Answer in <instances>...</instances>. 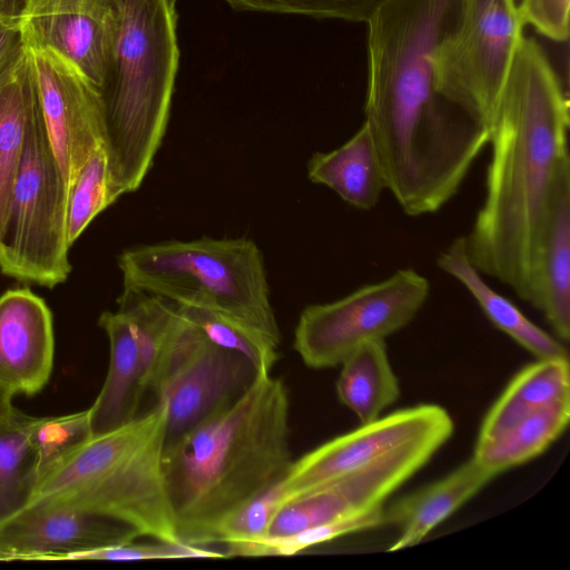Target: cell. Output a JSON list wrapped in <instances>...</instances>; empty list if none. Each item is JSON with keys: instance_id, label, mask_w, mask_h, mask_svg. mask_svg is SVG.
Returning a JSON list of instances; mask_svg holds the SVG:
<instances>
[{"instance_id": "cell-30", "label": "cell", "mask_w": 570, "mask_h": 570, "mask_svg": "<svg viewBox=\"0 0 570 570\" xmlns=\"http://www.w3.org/2000/svg\"><path fill=\"white\" fill-rule=\"evenodd\" d=\"M381 525H385L384 505L345 514L291 537L267 540L263 556H293L340 537Z\"/></svg>"}, {"instance_id": "cell-33", "label": "cell", "mask_w": 570, "mask_h": 570, "mask_svg": "<svg viewBox=\"0 0 570 570\" xmlns=\"http://www.w3.org/2000/svg\"><path fill=\"white\" fill-rule=\"evenodd\" d=\"M114 0H0L3 18L20 23L38 16L80 13L105 18Z\"/></svg>"}, {"instance_id": "cell-29", "label": "cell", "mask_w": 570, "mask_h": 570, "mask_svg": "<svg viewBox=\"0 0 570 570\" xmlns=\"http://www.w3.org/2000/svg\"><path fill=\"white\" fill-rule=\"evenodd\" d=\"M90 436L88 409L60 416H32L30 440L38 459L39 479L52 464Z\"/></svg>"}, {"instance_id": "cell-21", "label": "cell", "mask_w": 570, "mask_h": 570, "mask_svg": "<svg viewBox=\"0 0 570 570\" xmlns=\"http://www.w3.org/2000/svg\"><path fill=\"white\" fill-rule=\"evenodd\" d=\"M307 176L361 210L374 208L386 189L380 157L365 122L336 149L314 154L307 163Z\"/></svg>"}, {"instance_id": "cell-12", "label": "cell", "mask_w": 570, "mask_h": 570, "mask_svg": "<svg viewBox=\"0 0 570 570\" xmlns=\"http://www.w3.org/2000/svg\"><path fill=\"white\" fill-rule=\"evenodd\" d=\"M27 46L36 68L48 139L69 196L92 153L104 145L99 88L57 51Z\"/></svg>"}, {"instance_id": "cell-2", "label": "cell", "mask_w": 570, "mask_h": 570, "mask_svg": "<svg viewBox=\"0 0 570 570\" xmlns=\"http://www.w3.org/2000/svg\"><path fill=\"white\" fill-rule=\"evenodd\" d=\"M569 120L567 90L539 42L523 35L490 128L484 200L465 238L475 268L530 305L540 236L570 157Z\"/></svg>"}, {"instance_id": "cell-14", "label": "cell", "mask_w": 570, "mask_h": 570, "mask_svg": "<svg viewBox=\"0 0 570 570\" xmlns=\"http://www.w3.org/2000/svg\"><path fill=\"white\" fill-rule=\"evenodd\" d=\"M55 356L52 315L29 288L0 296V387L27 396L48 383Z\"/></svg>"}, {"instance_id": "cell-32", "label": "cell", "mask_w": 570, "mask_h": 570, "mask_svg": "<svg viewBox=\"0 0 570 570\" xmlns=\"http://www.w3.org/2000/svg\"><path fill=\"white\" fill-rule=\"evenodd\" d=\"M177 306L213 343L245 355L255 365L257 372H272L279 354L265 350L244 331L215 313L189 306Z\"/></svg>"}, {"instance_id": "cell-25", "label": "cell", "mask_w": 570, "mask_h": 570, "mask_svg": "<svg viewBox=\"0 0 570 570\" xmlns=\"http://www.w3.org/2000/svg\"><path fill=\"white\" fill-rule=\"evenodd\" d=\"M570 419V401L535 411L498 436L476 443L473 456L497 475L543 453L561 436Z\"/></svg>"}, {"instance_id": "cell-31", "label": "cell", "mask_w": 570, "mask_h": 570, "mask_svg": "<svg viewBox=\"0 0 570 570\" xmlns=\"http://www.w3.org/2000/svg\"><path fill=\"white\" fill-rule=\"evenodd\" d=\"M237 10L366 22L382 0H224Z\"/></svg>"}, {"instance_id": "cell-28", "label": "cell", "mask_w": 570, "mask_h": 570, "mask_svg": "<svg viewBox=\"0 0 570 570\" xmlns=\"http://www.w3.org/2000/svg\"><path fill=\"white\" fill-rule=\"evenodd\" d=\"M108 158L104 145L90 156L68 196L67 242L71 245L94 220V218L114 204Z\"/></svg>"}, {"instance_id": "cell-34", "label": "cell", "mask_w": 570, "mask_h": 570, "mask_svg": "<svg viewBox=\"0 0 570 570\" xmlns=\"http://www.w3.org/2000/svg\"><path fill=\"white\" fill-rule=\"evenodd\" d=\"M520 18L525 26L554 42L569 39L570 0H517Z\"/></svg>"}, {"instance_id": "cell-9", "label": "cell", "mask_w": 570, "mask_h": 570, "mask_svg": "<svg viewBox=\"0 0 570 570\" xmlns=\"http://www.w3.org/2000/svg\"><path fill=\"white\" fill-rule=\"evenodd\" d=\"M429 294V281L403 268L334 302L306 306L295 328L294 348L308 367L338 366L360 345L405 327Z\"/></svg>"}, {"instance_id": "cell-8", "label": "cell", "mask_w": 570, "mask_h": 570, "mask_svg": "<svg viewBox=\"0 0 570 570\" xmlns=\"http://www.w3.org/2000/svg\"><path fill=\"white\" fill-rule=\"evenodd\" d=\"M523 28L517 0H464L435 52V91L489 134Z\"/></svg>"}, {"instance_id": "cell-5", "label": "cell", "mask_w": 570, "mask_h": 570, "mask_svg": "<svg viewBox=\"0 0 570 570\" xmlns=\"http://www.w3.org/2000/svg\"><path fill=\"white\" fill-rule=\"evenodd\" d=\"M167 406H154L111 431L91 435L39 479L28 504L114 519L139 537L184 543L165 473Z\"/></svg>"}, {"instance_id": "cell-20", "label": "cell", "mask_w": 570, "mask_h": 570, "mask_svg": "<svg viewBox=\"0 0 570 570\" xmlns=\"http://www.w3.org/2000/svg\"><path fill=\"white\" fill-rule=\"evenodd\" d=\"M20 31L27 45L57 51L101 87L110 49L111 11L105 18L80 13L38 16L21 22Z\"/></svg>"}, {"instance_id": "cell-1", "label": "cell", "mask_w": 570, "mask_h": 570, "mask_svg": "<svg viewBox=\"0 0 570 570\" xmlns=\"http://www.w3.org/2000/svg\"><path fill=\"white\" fill-rule=\"evenodd\" d=\"M464 0H382L367 24L365 120L386 189L411 217L440 210L489 130L438 95L434 58Z\"/></svg>"}, {"instance_id": "cell-26", "label": "cell", "mask_w": 570, "mask_h": 570, "mask_svg": "<svg viewBox=\"0 0 570 570\" xmlns=\"http://www.w3.org/2000/svg\"><path fill=\"white\" fill-rule=\"evenodd\" d=\"M31 417L14 406L0 417V524L28 505L39 481Z\"/></svg>"}, {"instance_id": "cell-16", "label": "cell", "mask_w": 570, "mask_h": 570, "mask_svg": "<svg viewBox=\"0 0 570 570\" xmlns=\"http://www.w3.org/2000/svg\"><path fill=\"white\" fill-rule=\"evenodd\" d=\"M40 100L30 48L21 41L0 60V242L31 114Z\"/></svg>"}, {"instance_id": "cell-36", "label": "cell", "mask_w": 570, "mask_h": 570, "mask_svg": "<svg viewBox=\"0 0 570 570\" xmlns=\"http://www.w3.org/2000/svg\"><path fill=\"white\" fill-rule=\"evenodd\" d=\"M12 395L0 387V417L8 414L12 409Z\"/></svg>"}, {"instance_id": "cell-17", "label": "cell", "mask_w": 570, "mask_h": 570, "mask_svg": "<svg viewBox=\"0 0 570 570\" xmlns=\"http://www.w3.org/2000/svg\"><path fill=\"white\" fill-rule=\"evenodd\" d=\"M98 325L109 341V365L101 390L88 409L91 435L135 419L146 394L140 347L129 316L120 309L107 311L100 315Z\"/></svg>"}, {"instance_id": "cell-13", "label": "cell", "mask_w": 570, "mask_h": 570, "mask_svg": "<svg viewBox=\"0 0 570 570\" xmlns=\"http://www.w3.org/2000/svg\"><path fill=\"white\" fill-rule=\"evenodd\" d=\"M137 538L131 528L100 514L28 504L0 524V561H69Z\"/></svg>"}, {"instance_id": "cell-15", "label": "cell", "mask_w": 570, "mask_h": 570, "mask_svg": "<svg viewBox=\"0 0 570 570\" xmlns=\"http://www.w3.org/2000/svg\"><path fill=\"white\" fill-rule=\"evenodd\" d=\"M559 341L570 338V157L558 173L540 236L534 302Z\"/></svg>"}, {"instance_id": "cell-37", "label": "cell", "mask_w": 570, "mask_h": 570, "mask_svg": "<svg viewBox=\"0 0 570 570\" xmlns=\"http://www.w3.org/2000/svg\"><path fill=\"white\" fill-rule=\"evenodd\" d=\"M0 18H3L2 14H1V11H0Z\"/></svg>"}, {"instance_id": "cell-24", "label": "cell", "mask_w": 570, "mask_h": 570, "mask_svg": "<svg viewBox=\"0 0 570 570\" xmlns=\"http://www.w3.org/2000/svg\"><path fill=\"white\" fill-rule=\"evenodd\" d=\"M117 303L135 326L145 393L155 394L174 346L179 323L177 305L161 296L129 288L122 289Z\"/></svg>"}, {"instance_id": "cell-6", "label": "cell", "mask_w": 570, "mask_h": 570, "mask_svg": "<svg viewBox=\"0 0 570 570\" xmlns=\"http://www.w3.org/2000/svg\"><path fill=\"white\" fill-rule=\"evenodd\" d=\"M124 288L219 315L278 353L281 331L271 304L263 254L249 238L203 237L125 249Z\"/></svg>"}, {"instance_id": "cell-35", "label": "cell", "mask_w": 570, "mask_h": 570, "mask_svg": "<svg viewBox=\"0 0 570 570\" xmlns=\"http://www.w3.org/2000/svg\"><path fill=\"white\" fill-rule=\"evenodd\" d=\"M21 41L18 22L0 18V60Z\"/></svg>"}, {"instance_id": "cell-22", "label": "cell", "mask_w": 570, "mask_h": 570, "mask_svg": "<svg viewBox=\"0 0 570 570\" xmlns=\"http://www.w3.org/2000/svg\"><path fill=\"white\" fill-rule=\"evenodd\" d=\"M570 401L568 357L537 358L519 371L487 413L476 443L487 442L524 416Z\"/></svg>"}, {"instance_id": "cell-10", "label": "cell", "mask_w": 570, "mask_h": 570, "mask_svg": "<svg viewBox=\"0 0 570 570\" xmlns=\"http://www.w3.org/2000/svg\"><path fill=\"white\" fill-rule=\"evenodd\" d=\"M178 312L168 365L154 394L156 402L167 406L166 442L233 400L258 373L245 355L213 343L179 308Z\"/></svg>"}, {"instance_id": "cell-4", "label": "cell", "mask_w": 570, "mask_h": 570, "mask_svg": "<svg viewBox=\"0 0 570 570\" xmlns=\"http://www.w3.org/2000/svg\"><path fill=\"white\" fill-rule=\"evenodd\" d=\"M177 0H114L99 88L102 140L118 199L137 190L165 136L179 63Z\"/></svg>"}, {"instance_id": "cell-3", "label": "cell", "mask_w": 570, "mask_h": 570, "mask_svg": "<svg viewBox=\"0 0 570 570\" xmlns=\"http://www.w3.org/2000/svg\"><path fill=\"white\" fill-rule=\"evenodd\" d=\"M284 382L258 372L204 421L166 442L165 473L184 543L214 544L219 523L281 481L293 463Z\"/></svg>"}, {"instance_id": "cell-19", "label": "cell", "mask_w": 570, "mask_h": 570, "mask_svg": "<svg viewBox=\"0 0 570 570\" xmlns=\"http://www.w3.org/2000/svg\"><path fill=\"white\" fill-rule=\"evenodd\" d=\"M436 264L466 288L497 328L537 358L568 357L559 340L531 322L510 299L483 279L470 259L465 236L455 238L439 255Z\"/></svg>"}, {"instance_id": "cell-7", "label": "cell", "mask_w": 570, "mask_h": 570, "mask_svg": "<svg viewBox=\"0 0 570 570\" xmlns=\"http://www.w3.org/2000/svg\"><path fill=\"white\" fill-rule=\"evenodd\" d=\"M67 209L68 190L48 139L39 100L29 120L0 242V272L48 288L63 283L71 272Z\"/></svg>"}, {"instance_id": "cell-11", "label": "cell", "mask_w": 570, "mask_h": 570, "mask_svg": "<svg viewBox=\"0 0 570 570\" xmlns=\"http://www.w3.org/2000/svg\"><path fill=\"white\" fill-rule=\"evenodd\" d=\"M445 409L420 404L380 416L338 435L293 461L281 480L286 501L372 464L395 450L432 435L453 433Z\"/></svg>"}, {"instance_id": "cell-23", "label": "cell", "mask_w": 570, "mask_h": 570, "mask_svg": "<svg viewBox=\"0 0 570 570\" xmlns=\"http://www.w3.org/2000/svg\"><path fill=\"white\" fill-rule=\"evenodd\" d=\"M340 366L337 396L361 423L380 417L397 400L399 381L391 366L384 340L360 345Z\"/></svg>"}, {"instance_id": "cell-27", "label": "cell", "mask_w": 570, "mask_h": 570, "mask_svg": "<svg viewBox=\"0 0 570 570\" xmlns=\"http://www.w3.org/2000/svg\"><path fill=\"white\" fill-rule=\"evenodd\" d=\"M285 502L278 481L225 518L214 543L224 544L227 557H262L272 520Z\"/></svg>"}, {"instance_id": "cell-18", "label": "cell", "mask_w": 570, "mask_h": 570, "mask_svg": "<svg viewBox=\"0 0 570 570\" xmlns=\"http://www.w3.org/2000/svg\"><path fill=\"white\" fill-rule=\"evenodd\" d=\"M497 474L474 456L444 478L384 508L385 525L392 524L399 535L389 548H411L478 494Z\"/></svg>"}]
</instances>
